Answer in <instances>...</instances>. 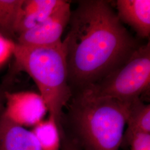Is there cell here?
Wrapping results in <instances>:
<instances>
[{
	"instance_id": "15",
	"label": "cell",
	"mask_w": 150,
	"mask_h": 150,
	"mask_svg": "<svg viewBox=\"0 0 150 150\" xmlns=\"http://www.w3.org/2000/svg\"><path fill=\"white\" fill-rule=\"evenodd\" d=\"M60 134L61 139V150H83L62 130Z\"/></svg>"
},
{
	"instance_id": "1",
	"label": "cell",
	"mask_w": 150,
	"mask_h": 150,
	"mask_svg": "<svg viewBox=\"0 0 150 150\" xmlns=\"http://www.w3.org/2000/svg\"><path fill=\"white\" fill-rule=\"evenodd\" d=\"M62 45L69 85L82 90L117 69L137 48L109 2L84 0L71 12Z\"/></svg>"
},
{
	"instance_id": "13",
	"label": "cell",
	"mask_w": 150,
	"mask_h": 150,
	"mask_svg": "<svg viewBox=\"0 0 150 150\" xmlns=\"http://www.w3.org/2000/svg\"><path fill=\"white\" fill-rule=\"evenodd\" d=\"M129 150H150V134H136L129 143Z\"/></svg>"
},
{
	"instance_id": "2",
	"label": "cell",
	"mask_w": 150,
	"mask_h": 150,
	"mask_svg": "<svg viewBox=\"0 0 150 150\" xmlns=\"http://www.w3.org/2000/svg\"><path fill=\"white\" fill-rule=\"evenodd\" d=\"M131 103L101 96L91 87L71 97L69 118L71 139L83 150H119Z\"/></svg>"
},
{
	"instance_id": "11",
	"label": "cell",
	"mask_w": 150,
	"mask_h": 150,
	"mask_svg": "<svg viewBox=\"0 0 150 150\" xmlns=\"http://www.w3.org/2000/svg\"><path fill=\"white\" fill-rule=\"evenodd\" d=\"M42 150H61L60 129L55 120L50 116L35 125L31 130Z\"/></svg>"
},
{
	"instance_id": "6",
	"label": "cell",
	"mask_w": 150,
	"mask_h": 150,
	"mask_svg": "<svg viewBox=\"0 0 150 150\" xmlns=\"http://www.w3.org/2000/svg\"><path fill=\"white\" fill-rule=\"evenodd\" d=\"M6 106L4 114L22 127H34L42 121L48 112L43 98L32 92L5 93Z\"/></svg>"
},
{
	"instance_id": "12",
	"label": "cell",
	"mask_w": 150,
	"mask_h": 150,
	"mask_svg": "<svg viewBox=\"0 0 150 150\" xmlns=\"http://www.w3.org/2000/svg\"><path fill=\"white\" fill-rule=\"evenodd\" d=\"M23 0H0V34L4 36L15 35L17 19Z\"/></svg>"
},
{
	"instance_id": "14",
	"label": "cell",
	"mask_w": 150,
	"mask_h": 150,
	"mask_svg": "<svg viewBox=\"0 0 150 150\" xmlns=\"http://www.w3.org/2000/svg\"><path fill=\"white\" fill-rule=\"evenodd\" d=\"M14 42L0 34V64H3L12 54Z\"/></svg>"
},
{
	"instance_id": "10",
	"label": "cell",
	"mask_w": 150,
	"mask_h": 150,
	"mask_svg": "<svg viewBox=\"0 0 150 150\" xmlns=\"http://www.w3.org/2000/svg\"><path fill=\"white\" fill-rule=\"evenodd\" d=\"M139 134H150V105L138 98L131 103L122 145H129L134 136Z\"/></svg>"
},
{
	"instance_id": "5",
	"label": "cell",
	"mask_w": 150,
	"mask_h": 150,
	"mask_svg": "<svg viewBox=\"0 0 150 150\" xmlns=\"http://www.w3.org/2000/svg\"><path fill=\"white\" fill-rule=\"evenodd\" d=\"M71 12L70 2L63 1L46 20L18 35L17 43L27 46H46L61 42Z\"/></svg>"
},
{
	"instance_id": "8",
	"label": "cell",
	"mask_w": 150,
	"mask_h": 150,
	"mask_svg": "<svg viewBox=\"0 0 150 150\" xmlns=\"http://www.w3.org/2000/svg\"><path fill=\"white\" fill-rule=\"evenodd\" d=\"M118 18L134 28L142 38L150 37V0H118Z\"/></svg>"
},
{
	"instance_id": "9",
	"label": "cell",
	"mask_w": 150,
	"mask_h": 150,
	"mask_svg": "<svg viewBox=\"0 0 150 150\" xmlns=\"http://www.w3.org/2000/svg\"><path fill=\"white\" fill-rule=\"evenodd\" d=\"M63 0H23L15 26V34L38 26L46 20Z\"/></svg>"
},
{
	"instance_id": "7",
	"label": "cell",
	"mask_w": 150,
	"mask_h": 150,
	"mask_svg": "<svg viewBox=\"0 0 150 150\" xmlns=\"http://www.w3.org/2000/svg\"><path fill=\"white\" fill-rule=\"evenodd\" d=\"M0 150H42L32 131L0 115Z\"/></svg>"
},
{
	"instance_id": "3",
	"label": "cell",
	"mask_w": 150,
	"mask_h": 150,
	"mask_svg": "<svg viewBox=\"0 0 150 150\" xmlns=\"http://www.w3.org/2000/svg\"><path fill=\"white\" fill-rule=\"evenodd\" d=\"M12 54L18 69L26 72L35 81L49 116L61 129L63 109L72 96L62 42L46 46H27L14 42Z\"/></svg>"
},
{
	"instance_id": "4",
	"label": "cell",
	"mask_w": 150,
	"mask_h": 150,
	"mask_svg": "<svg viewBox=\"0 0 150 150\" xmlns=\"http://www.w3.org/2000/svg\"><path fill=\"white\" fill-rule=\"evenodd\" d=\"M150 85L149 42L136 48L122 65L90 87L101 96L130 103L149 89Z\"/></svg>"
},
{
	"instance_id": "16",
	"label": "cell",
	"mask_w": 150,
	"mask_h": 150,
	"mask_svg": "<svg viewBox=\"0 0 150 150\" xmlns=\"http://www.w3.org/2000/svg\"><path fill=\"white\" fill-rule=\"evenodd\" d=\"M1 110H2V105H1V102H0V113L1 112Z\"/></svg>"
}]
</instances>
